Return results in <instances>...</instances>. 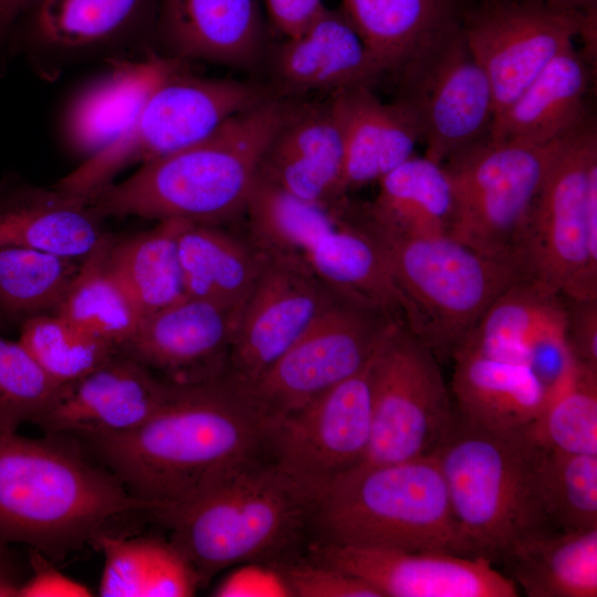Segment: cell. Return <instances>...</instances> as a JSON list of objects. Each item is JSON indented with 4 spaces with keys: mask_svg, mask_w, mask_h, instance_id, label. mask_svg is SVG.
<instances>
[{
    "mask_svg": "<svg viewBox=\"0 0 597 597\" xmlns=\"http://www.w3.org/2000/svg\"><path fill=\"white\" fill-rule=\"evenodd\" d=\"M22 583L3 561L0 554V597H19Z\"/></svg>",
    "mask_w": 597,
    "mask_h": 597,
    "instance_id": "f907efd6",
    "label": "cell"
},
{
    "mask_svg": "<svg viewBox=\"0 0 597 597\" xmlns=\"http://www.w3.org/2000/svg\"><path fill=\"white\" fill-rule=\"evenodd\" d=\"M103 219L84 197L53 187L0 192V245L83 260L107 238Z\"/></svg>",
    "mask_w": 597,
    "mask_h": 597,
    "instance_id": "4316f807",
    "label": "cell"
},
{
    "mask_svg": "<svg viewBox=\"0 0 597 597\" xmlns=\"http://www.w3.org/2000/svg\"><path fill=\"white\" fill-rule=\"evenodd\" d=\"M81 262L30 248L0 245V305L30 316L55 311Z\"/></svg>",
    "mask_w": 597,
    "mask_h": 597,
    "instance_id": "74e56055",
    "label": "cell"
},
{
    "mask_svg": "<svg viewBox=\"0 0 597 597\" xmlns=\"http://www.w3.org/2000/svg\"><path fill=\"white\" fill-rule=\"evenodd\" d=\"M59 387L20 342L0 335V430L36 423L59 396Z\"/></svg>",
    "mask_w": 597,
    "mask_h": 597,
    "instance_id": "60d3db41",
    "label": "cell"
},
{
    "mask_svg": "<svg viewBox=\"0 0 597 597\" xmlns=\"http://www.w3.org/2000/svg\"><path fill=\"white\" fill-rule=\"evenodd\" d=\"M186 295L241 310L261 272L264 253L249 238L219 224L186 221L178 234Z\"/></svg>",
    "mask_w": 597,
    "mask_h": 597,
    "instance_id": "d6a6232c",
    "label": "cell"
},
{
    "mask_svg": "<svg viewBox=\"0 0 597 597\" xmlns=\"http://www.w3.org/2000/svg\"><path fill=\"white\" fill-rule=\"evenodd\" d=\"M521 269L564 296L597 298V121L569 133L527 226Z\"/></svg>",
    "mask_w": 597,
    "mask_h": 597,
    "instance_id": "ba28073f",
    "label": "cell"
},
{
    "mask_svg": "<svg viewBox=\"0 0 597 597\" xmlns=\"http://www.w3.org/2000/svg\"><path fill=\"white\" fill-rule=\"evenodd\" d=\"M271 421L229 373L176 385L140 426L117 434L72 438L153 516L200 498L268 458Z\"/></svg>",
    "mask_w": 597,
    "mask_h": 597,
    "instance_id": "6da1fadb",
    "label": "cell"
},
{
    "mask_svg": "<svg viewBox=\"0 0 597 597\" xmlns=\"http://www.w3.org/2000/svg\"><path fill=\"white\" fill-rule=\"evenodd\" d=\"M341 118L345 192L379 181L415 156L420 133L409 109L398 100L385 103L370 86L331 95Z\"/></svg>",
    "mask_w": 597,
    "mask_h": 597,
    "instance_id": "83f0119b",
    "label": "cell"
},
{
    "mask_svg": "<svg viewBox=\"0 0 597 597\" xmlns=\"http://www.w3.org/2000/svg\"><path fill=\"white\" fill-rule=\"evenodd\" d=\"M260 0H159L156 50L184 61L249 67L261 57Z\"/></svg>",
    "mask_w": 597,
    "mask_h": 597,
    "instance_id": "d4e9b609",
    "label": "cell"
},
{
    "mask_svg": "<svg viewBox=\"0 0 597 597\" xmlns=\"http://www.w3.org/2000/svg\"><path fill=\"white\" fill-rule=\"evenodd\" d=\"M312 496L268 458L156 520L206 584L220 570L277 553L310 522Z\"/></svg>",
    "mask_w": 597,
    "mask_h": 597,
    "instance_id": "8992f818",
    "label": "cell"
},
{
    "mask_svg": "<svg viewBox=\"0 0 597 597\" xmlns=\"http://www.w3.org/2000/svg\"><path fill=\"white\" fill-rule=\"evenodd\" d=\"M375 353L356 374L271 423L268 459L312 499L365 458L371 431Z\"/></svg>",
    "mask_w": 597,
    "mask_h": 597,
    "instance_id": "2e32d148",
    "label": "cell"
},
{
    "mask_svg": "<svg viewBox=\"0 0 597 597\" xmlns=\"http://www.w3.org/2000/svg\"><path fill=\"white\" fill-rule=\"evenodd\" d=\"M358 220L381 249L402 321L439 362L451 359L494 300L525 275L451 235H411Z\"/></svg>",
    "mask_w": 597,
    "mask_h": 597,
    "instance_id": "52a82bcc",
    "label": "cell"
},
{
    "mask_svg": "<svg viewBox=\"0 0 597 597\" xmlns=\"http://www.w3.org/2000/svg\"><path fill=\"white\" fill-rule=\"evenodd\" d=\"M32 575L22 583L19 597H88L93 593L83 584L59 572L49 557L30 549Z\"/></svg>",
    "mask_w": 597,
    "mask_h": 597,
    "instance_id": "7dc6e473",
    "label": "cell"
},
{
    "mask_svg": "<svg viewBox=\"0 0 597 597\" xmlns=\"http://www.w3.org/2000/svg\"><path fill=\"white\" fill-rule=\"evenodd\" d=\"M438 358L402 321L378 346L371 370V431L364 463L431 455L455 408Z\"/></svg>",
    "mask_w": 597,
    "mask_h": 597,
    "instance_id": "7c38bea8",
    "label": "cell"
},
{
    "mask_svg": "<svg viewBox=\"0 0 597 597\" xmlns=\"http://www.w3.org/2000/svg\"><path fill=\"white\" fill-rule=\"evenodd\" d=\"M109 240L107 237L82 260L54 313L119 350L134 334L140 318L107 269Z\"/></svg>",
    "mask_w": 597,
    "mask_h": 597,
    "instance_id": "d590c367",
    "label": "cell"
},
{
    "mask_svg": "<svg viewBox=\"0 0 597 597\" xmlns=\"http://www.w3.org/2000/svg\"><path fill=\"white\" fill-rule=\"evenodd\" d=\"M341 297L301 260L264 253L240 312L228 373L251 387Z\"/></svg>",
    "mask_w": 597,
    "mask_h": 597,
    "instance_id": "e0dca14e",
    "label": "cell"
},
{
    "mask_svg": "<svg viewBox=\"0 0 597 597\" xmlns=\"http://www.w3.org/2000/svg\"><path fill=\"white\" fill-rule=\"evenodd\" d=\"M174 384L133 357L116 352L78 380L64 386L35 423L70 438L117 434L149 419Z\"/></svg>",
    "mask_w": 597,
    "mask_h": 597,
    "instance_id": "44dd1931",
    "label": "cell"
},
{
    "mask_svg": "<svg viewBox=\"0 0 597 597\" xmlns=\"http://www.w3.org/2000/svg\"><path fill=\"white\" fill-rule=\"evenodd\" d=\"M499 563L528 597H596L597 528L542 527L515 542Z\"/></svg>",
    "mask_w": 597,
    "mask_h": 597,
    "instance_id": "4dcf8cb0",
    "label": "cell"
},
{
    "mask_svg": "<svg viewBox=\"0 0 597 597\" xmlns=\"http://www.w3.org/2000/svg\"><path fill=\"white\" fill-rule=\"evenodd\" d=\"M538 489L552 526L597 528V454L562 452L543 446Z\"/></svg>",
    "mask_w": 597,
    "mask_h": 597,
    "instance_id": "f35d334b",
    "label": "cell"
},
{
    "mask_svg": "<svg viewBox=\"0 0 597 597\" xmlns=\"http://www.w3.org/2000/svg\"><path fill=\"white\" fill-rule=\"evenodd\" d=\"M273 96L254 83L192 74L188 64L166 77L128 127L107 147L83 160L53 187L86 195L124 168L190 146L234 115Z\"/></svg>",
    "mask_w": 597,
    "mask_h": 597,
    "instance_id": "9c48e42d",
    "label": "cell"
},
{
    "mask_svg": "<svg viewBox=\"0 0 597 597\" xmlns=\"http://www.w3.org/2000/svg\"><path fill=\"white\" fill-rule=\"evenodd\" d=\"M291 104L271 96L206 138L146 161L121 182L83 197L103 218L220 224L243 214L263 154Z\"/></svg>",
    "mask_w": 597,
    "mask_h": 597,
    "instance_id": "7a4b0ae2",
    "label": "cell"
},
{
    "mask_svg": "<svg viewBox=\"0 0 597 597\" xmlns=\"http://www.w3.org/2000/svg\"><path fill=\"white\" fill-rule=\"evenodd\" d=\"M451 359V394L463 418L493 431H517L535 422L547 389L527 365L465 348L458 349Z\"/></svg>",
    "mask_w": 597,
    "mask_h": 597,
    "instance_id": "f1b7e54d",
    "label": "cell"
},
{
    "mask_svg": "<svg viewBox=\"0 0 597 597\" xmlns=\"http://www.w3.org/2000/svg\"><path fill=\"white\" fill-rule=\"evenodd\" d=\"M385 75L343 10L325 8L272 55L271 76L281 96L328 95L370 86Z\"/></svg>",
    "mask_w": 597,
    "mask_h": 597,
    "instance_id": "603a6c76",
    "label": "cell"
},
{
    "mask_svg": "<svg viewBox=\"0 0 597 597\" xmlns=\"http://www.w3.org/2000/svg\"><path fill=\"white\" fill-rule=\"evenodd\" d=\"M467 0H342L384 74L395 78L426 48L462 27Z\"/></svg>",
    "mask_w": 597,
    "mask_h": 597,
    "instance_id": "f546056e",
    "label": "cell"
},
{
    "mask_svg": "<svg viewBox=\"0 0 597 597\" xmlns=\"http://www.w3.org/2000/svg\"><path fill=\"white\" fill-rule=\"evenodd\" d=\"M396 80L397 100L416 121L427 158L443 165L491 139L492 86L462 27L426 48Z\"/></svg>",
    "mask_w": 597,
    "mask_h": 597,
    "instance_id": "4fadbf2b",
    "label": "cell"
},
{
    "mask_svg": "<svg viewBox=\"0 0 597 597\" xmlns=\"http://www.w3.org/2000/svg\"><path fill=\"white\" fill-rule=\"evenodd\" d=\"M70 437L28 438L0 430V553L27 544L63 558L112 520L148 506L93 463Z\"/></svg>",
    "mask_w": 597,
    "mask_h": 597,
    "instance_id": "3957f363",
    "label": "cell"
},
{
    "mask_svg": "<svg viewBox=\"0 0 597 597\" xmlns=\"http://www.w3.org/2000/svg\"><path fill=\"white\" fill-rule=\"evenodd\" d=\"M343 213L295 197L259 174L243 211L248 238L261 252L298 260Z\"/></svg>",
    "mask_w": 597,
    "mask_h": 597,
    "instance_id": "e575fe53",
    "label": "cell"
},
{
    "mask_svg": "<svg viewBox=\"0 0 597 597\" xmlns=\"http://www.w3.org/2000/svg\"><path fill=\"white\" fill-rule=\"evenodd\" d=\"M542 449L531 427L493 431L455 410L432 455L446 483L461 555L494 565L515 542L551 525L538 489Z\"/></svg>",
    "mask_w": 597,
    "mask_h": 597,
    "instance_id": "277c9868",
    "label": "cell"
},
{
    "mask_svg": "<svg viewBox=\"0 0 597 597\" xmlns=\"http://www.w3.org/2000/svg\"><path fill=\"white\" fill-rule=\"evenodd\" d=\"M375 199L359 214L371 224L411 235H452L457 200L442 164L412 156L379 181Z\"/></svg>",
    "mask_w": 597,
    "mask_h": 597,
    "instance_id": "1f68e13d",
    "label": "cell"
},
{
    "mask_svg": "<svg viewBox=\"0 0 597 597\" xmlns=\"http://www.w3.org/2000/svg\"><path fill=\"white\" fill-rule=\"evenodd\" d=\"M200 585L184 554L170 541L158 540L143 597H189Z\"/></svg>",
    "mask_w": 597,
    "mask_h": 597,
    "instance_id": "ee69618b",
    "label": "cell"
},
{
    "mask_svg": "<svg viewBox=\"0 0 597 597\" xmlns=\"http://www.w3.org/2000/svg\"><path fill=\"white\" fill-rule=\"evenodd\" d=\"M460 348L527 365L548 390L574 359L566 343L563 295L521 275L488 307Z\"/></svg>",
    "mask_w": 597,
    "mask_h": 597,
    "instance_id": "d6986e66",
    "label": "cell"
},
{
    "mask_svg": "<svg viewBox=\"0 0 597 597\" xmlns=\"http://www.w3.org/2000/svg\"><path fill=\"white\" fill-rule=\"evenodd\" d=\"M563 297L568 349L574 359L597 366V298Z\"/></svg>",
    "mask_w": 597,
    "mask_h": 597,
    "instance_id": "f6af8a7d",
    "label": "cell"
},
{
    "mask_svg": "<svg viewBox=\"0 0 597 597\" xmlns=\"http://www.w3.org/2000/svg\"><path fill=\"white\" fill-rule=\"evenodd\" d=\"M314 559L369 584L380 597H516L488 559L441 551H402L321 542Z\"/></svg>",
    "mask_w": 597,
    "mask_h": 597,
    "instance_id": "ac0fdd59",
    "label": "cell"
},
{
    "mask_svg": "<svg viewBox=\"0 0 597 597\" xmlns=\"http://www.w3.org/2000/svg\"><path fill=\"white\" fill-rule=\"evenodd\" d=\"M107 69L83 85L62 117L64 144L74 154L93 156L133 122L153 91L187 61L151 51L106 62Z\"/></svg>",
    "mask_w": 597,
    "mask_h": 597,
    "instance_id": "cb8c5ba5",
    "label": "cell"
},
{
    "mask_svg": "<svg viewBox=\"0 0 597 597\" xmlns=\"http://www.w3.org/2000/svg\"><path fill=\"white\" fill-rule=\"evenodd\" d=\"M462 31L490 80L495 118L575 38L597 55V13L565 12L543 0H467Z\"/></svg>",
    "mask_w": 597,
    "mask_h": 597,
    "instance_id": "5bb4252c",
    "label": "cell"
},
{
    "mask_svg": "<svg viewBox=\"0 0 597 597\" xmlns=\"http://www.w3.org/2000/svg\"><path fill=\"white\" fill-rule=\"evenodd\" d=\"M0 554H2V553H0Z\"/></svg>",
    "mask_w": 597,
    "mask_h": 597,
    "instance_id": "f5cc1de1",
    "label": "cell"
},
{
    "mask_svg": "<svg viewBox=\"0 0 597 597\" xmlns=\"http://www.w3.org/2000/svg\"><path fill=\"white\" fill-rule=\"evenodd\" d=\"M158 538H124L100 533L92 545L105 557L98 588L102 597H143Z\"/></svg>",
    "mask_w": 597,
    "mask_h": 597,
    "instance_id": "b9f144b4",
    "label": "cell"
},
{
    "mask_svg": "<svg viewBox=\"0 0 597 597\" xmlns=\"http://www.w3.org/2000/svg\"><path fill=\"white\" fill-rule=\"evenodd\" d=\"M567 135L546 144L490 139L443 164L457 200L451 237L522 271L530 217Z\"/></svg>",
    "mask_w": 597,
    "mask_h": 597,
    "instance_id": "30bf717a",
    "label": "cell"
},
{
    "mask_svg": "<svg viewBox=\"0 0 597 597\" xmlns=\"http://www.w3.org/2000/svg\"><path fill=\"white\" fill-rule=\"evenodd\" d=\"M30 0H0V73L7 66L8 42L12 27Z\"/></svg>",
    "mask_w": 597,
    "mask_h": 597,
    "instance_id": "681fc988",
    "label": "cell"
},
{
    "mask_svg": "<svg viewBox=\"0 0 597 597\" xmlns=\"http://www.w3.org/2000/svg\"><path fill=\"white\" fill-rule=\"evenodd\" d=\"M398 321L343 296L248 389L272 423L360 370Z\"/></svg>",
    "mask_w": 597,
    "mask_h": 597,
    "instance_id": "9a60e30c",
    "label": "cell"
},
{
    "mask_svg": "<svg viewBox=\"0 0 597 597\" xmlns=\"http://www.w3.org/2000/svg\"><path fill=\"white\" fill-rule=\"evenodd\" d=\"M240 312L185 296L142 318L118 352L176 385L209 381L228 373Z\"/></svg>",
    "mask_w": 597,
    "mask_h": 597,
    "instance_id": "ffe728a7",
    "label": "cell"
},
{
    "mask_svg": "<svg viewBox=\"0 0 597 597\" xmlns=\"http://www.w3.org/2000/svg\"><path fill=\"white\" fill-rule=\"evenodd\" d=\"M345 146L331 95L316 103H292L270 140L259 176L303 200L341 210Z\"/></svg>",
    "mask_w": 597,
    "mask_h": 597,
    "instance_id": "7402d4cb",
    "label": "cell"
},
{
    "mask_svg": "<svg viewBox=\"0 0 597 597\" xmlns=\"http://www.w3.org/2000/svg\"><path fill=\"white\" fill-rule=\"evenodd\" d=\"M595 55L568 45L495 118L491 140L546 144L596 116Z\"/></svg>",
    "mask_w": 597,
    "mask_h": 597,
    "instance_id": "484cf974",
    "label": "cell"
},
{
    "mask_svg": "<svg viewBox=\"0 0 597 597\" xmlns=\"http://www.w3.org/2000/svg\"><path fill=\"white\" fill-rule=\"evenodd\" d=\"M270 25L283 38L304 30L326 8L323 0H264Z\"/></svg>",
    "mask_w": 597,
    "mask_h": 597,
    "instance_id": "c3c4849f",
    "label": "cell"
},
{
    "mask_svg": "<svg viewBox=\"0 0 597 597\" xmlns=\"http://www.w3.org/2000/svg\"><path fill=\"white\" fill-rule=\"evenodd\" d=\"M280 570L291 597H380L363 579L316 559Z\"/></svg>",
    "mask_w": 597,
    "mask_h": 597,
    "instance_id": "7bdbcfd3",
    "label": "cell"
},
{
    "mask_svg": "<svg viewBox=\"0 0 597 597\" xmlns=\"http://www.w3.org/2000/svg\"><path fill=\"white\" fill-rule=\"evenodd\" d=\"M19 341L59 387L78 380L118 352L56 313L29 316Z\"/></svg>",
    "mask_w": 597,
    "mask_h": 597,
    "instance_id": "ab89813d",
    "label": "cell"
},
{
    "mask_svg": "<svg viewBox=\"0 0 597 597\" xmlns=\"http://www.w3.org/2000/svg\"><path fill=\"white\" fill-rule=\"evenodd\" d=\"M531 431L546 448L597 454V366L574 359L547 391Z\"/></svg>",
    "mask_w": 597,
    "mask_h": 597,
    "instance_id": "8d00e7d4",
    "label": "cell"
},
{
    "mask_svg": "<svg viewBox=\"0 0 597 597\" xmlns=\"http://www.w3.org/2000/svg\"><path fill=\"white\" fill-rule=\"evenodd\" d=\"M219 597H286L289 588L280 569L245 563L216 587Z\"/></svg>",
    "mask_w": 597,
    "mask_h": 597,
    "instance_id": "bcb514c9",
    "label": "cell"
},
{
    "mask_svg": "<svg viewBox=\"0 0 597 597\" xmlns=\"http://www.w3.org/2000/svg\"><path fill=\"white\" fill-rule=\"evenodd\" d=\"M549 7L584 14L597 13V0H543Z\"/></svg>",
    "mask_w": 597,
    "mask_h": 597,
    "instance_id": "816d5d0a",
    "label": "cell"
},
{
    "mask_svg": "<svg viewBox=\"0 0 597 597\" xmlns=\"http://www.w3.org/2000/svg\"><path fill=\"white\" fill-rule=\"evenodd\" d=\"M310 522L324 543L461 555L446 483L432 454L360 462L344 471L314 494Z\"/></svg>",
    "mask_w": 597,
    "mask_h": 597,
    "instance_id": "5b68a950",
    "label": "cell"
},
{
    "mask_svg": "<svg viewBox=\"0 0 597 597\" xmlns=\"http://www.w3.org/2000/svg\"><path fill=\"white\" fill-rule=\"evenodd\" d=\"M185 222L161 220L128 239L109 240L107 269L140 320L187 296L178 254Z\"/></svg>",
    "mask_w": 597,
    "mask_h": 597,
    "instance_id": "836d02e7",
    "label": "cell"
},
{
    "mask_svg": "<svg viewBox=\"0 0 597 597\" xmlns=\"http://www.w3.org/2000/svg\"><path fill=\"white\" fill-rule=\"evenodd\" d=\"M159 0H30L10 32L8 55H22L42 78L95 60L137 57L155 45Z\"/></svg>",
    "mask_w": 597,
    "mask_h": 597,
    "instance_id": "8fae6325",
    "label": "cell"
}]
</instances>
